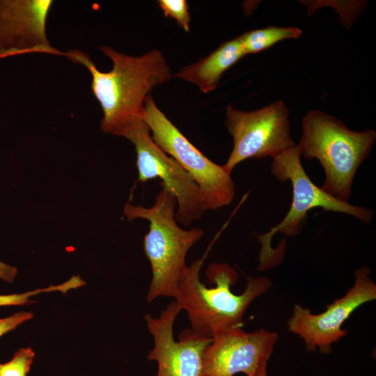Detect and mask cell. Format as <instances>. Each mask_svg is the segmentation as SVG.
Returning <instances> with one entry per match:
<instances>
[{
    "label": "cell",
    "instance_id": "obj_9",
    "mask_svg": "<svg viewBox=\"0 0 376 376\" xmlns=\"http://www.w3.org/2000/svg\"><path fill=\"white\" fill-rule=\"evenodd\" d=\"M370 270L363 266L354 272V283L346 293L327 306L318 314L299 304H295L287 325L288 331L301 338L306 352L323 354L331 352V345L347 334L343 324L363 304L376 299V284L370 278Z\"/></svg>",
    "mask_w": 376,
    "mask_h": 376
},
{
    "label": "cell",
    "instance_id": "obj_13",
    "mask_svg": "<svg viewBox=\"0 0 376 376\" xmlns=\"http://www.w3.org/2000/svg\"><path fill=\"white\" fill-rule=\"evenodd\" d=\"M245 55L237 36L222 43L207 56L183 66L173 77L191 82L207 93L215 89L224 72Z\"/></svg>",
    "mask_w": 376,
    "mask_h": 376
},
{
    "label": "cell",
    "instance_id": "obj_15",
    "mask_svg": "<svg viewBox=\"0 0 376 376\" xmlns=\"http://www.w3.org/2000/svg\"><path fill=\"white\" fill-rule=\"evenodd\" d=\"M34 357L31 347L19 349L10 361L0 362V376H27Z\"/></svg>",
    "mask_w": 376,
    "mask_h": 376
},
{
    "label": "cell",
    "instance_id": "obj_7",
    "mask_svg": "<svg viewBox=\"0 0 376 376\" xmlns=\"http://www.w3.org/2000/svg\"><path fill=\"white\" fill-rule=\"evenodd\" d=\"M225 125L233 138V146L222 166L230 174L246 159L274 158L296 145L291 136L289 111L282 100L251 111L228 106Z\"/></svg>",
    "mask_w": 376,
    "mask_h": 376
},
{
    "label": "cell",
    "instance_id": "obj_8",
    "mask_svg": "<svg viewBox=\"0 0 376 376\" xmlns=\"http://www.w3.org/2000/svg\"><path fill=\"white\" fill-rule=\"evenodd\" d=\"M130 140L136 153L138 180H161L160 186L175 198V218L185 227L200 219L205 211L201 191L187 172L152 140L150 131L143 118L120 132Z\"/></svg>",
    "mask_w": 376,
    "mask_h": 376
},
{
    "label": "cell",
    "instance_id": "obj_18",
    "mask_svg": "<svg viewBox=\"0 0 376 376\" xmlns=\"http://www.w3.org/2000/svg\"><path fill=\"white\" fill-rule=\"evenodd\" d=\"M32 318V313L24 311L17 312L4 318H0V337Z\"/></svg>",
    "mask_w": 376,
    "mask_h": 376
},
{
    "label": "cell",
    "instance_id": "obj_11",
    "mask_svg": "<svg viewBox=\"0 0 376 376\" xmlns=\"http://www.w3.org/2000/svg\"><path fill=\"white\" fill-rule=\"evenodd\" d=\"M279 338L275 331L237 329L214 338L204 352L201 376H255L268 361Z\"/></svg>",
    "mask_w": 376,
    "mask_h": 376
},
{
    "label": "cell",
    "instance_id": "obj_6",
    "mask_svg": "<svg viewBox=\"0 0 376 376\" xmlns=\"http://www.w3.org/2000/svg\"><path fill=\"white\" fill-rule=\"evenodd\" d=\"M143 119L155 143L196 183L205 210H216L230 204L235 194L230 173L198 150L159 109L151 95L145 100Z\"/></svg>",
    "mask_w": 376,
    "mask_h": 376
},
{
    "label": "cell",
    "instance_id": "obj_19",
    "mask_svg": "<svg viewBox=\"0 0 376 376\" xmlns=\"http://www.w3.org/2000/svg\"><path fill=\"white\" fill-rule=\"evenodd\" d=\"M17 273L16 267L0 261V279L11 283L14 281Z\"/></svg>",
    "mask_w": 376,
    "mask_h": 376
},
{
    "label": "cell",
    "instance_id": "obj_4",
    "mask_svg": "<svg viewBox=\"0 0 376 376\" xmlns=\"http://www.w3.org/2000/svg\"><path fill=\"white\" fill-rule=\"evenodd\" d=\"M375 139L373 130L354 131L336 117L312 109L302 119L297 146L305 159H317L322 165L325 179L321 188L347 202L357 171L369 156Z\"/></svg>",
    "mask_w": 376,
    "mask_h": 376
},
{
    "label": "cell",
    "instance_id": "obj_17",
    "mask_svg": "<svg viewBox=\"0 0 376 376\" xmlns=\"http://www.w3.org/2000/svg\"><path fill=\"white\" fill-rule=\"evenodd\" d=\"M158 3L166 17L174 19L184 31H189L191 16L185 0H159Z\"/></svg>",
    "mask_w": 376,
    "mask_h": 376
},
{
    "label": "cell",
    "instance_id": "obj_10",
    "mask_svg": "<svg viewBox=\"0 0 376 376\" xmlns=\"http://www.w3.org/2000/svg\"><path fill=\"white\" fill-rule=\"evenodd\" d=\"M173 300L160 311L158 318L144 316L148 330L153 337L154 346L147 358L157 363L155 376H201L205 349L212 338L201 336L191 329H185L175 340V320L181 311Z\"/></svg>",
    "mask_w": 376,
    "mask_h": 376
},
{
    "label": "cell",
    "instance_id": "obj_16",
    "mask_svg": "<svg viewBox=\"0 0 376 376\" xmlns=\"http://www.w3.org/2000/svg\"><path fill=\"white\" fill-rule=\"evenodd\" d=\"M77 288H78V281L75 278L72 277L68 281L58 285H52L46 288L37 289L21 294L0 295V306L30 304L32 303L30 297L40 292L52 291L65 292L70 289Z\"/></svg>",
    "mask_w": 376,
    "mask_h": 376
},
{
    "label": "cell",
    "instance_id": "obj_14",
    "mask_svg": "<svg viewBox=\"0 0 376 376\" xmlns=\"http://www.w3.org/2000/svg\"><path fill=\"white\" fill-rule=\"evenodd\" d=\"M301 33L296 26H269L247 31L239 38L245 54H248L258 53L284 40L297 38Z\"/></svg>",
    "mask_w": 376,
    "mask_h": 376
},
{
    "label": "cell",
    "instance_id": "obj_3",
    "mask_svg": "<svg viewBox=\"0 0 376 376\" xmlns=\"http://www.w3.org/2000/svg\"><path fill=\"white\" fill-rule=\"evenodd\" d=\"M162 187V186H161ZM176 200L162 187L149 207L127 203L123 214L131 221L147 220L149 230L143 239V249L152 269L147 301L151 303L160 297H172L187 266L186 256L204 235L203 229L180 227L175 218Z\"/></svg>",
    "mask_w": 376,
    "mask_h": 376
},
{
    "label": "cell",
    "instance_id": "obj_5",
    "mask_svg": "<svg viewBox=\"0 0 376 376\" xmlns=\"http://www.w3.org/2000/svg\"><path fill=\"white\" fill-rule=\"evenodd\" d=\"M272 159L271 171L281 182L290 181L292 200L284 219L269 232L257 237L261 244L258 269H268L277 264L274 260L275 250L271 247L272 237L277 233L288 237L297 235L308 212L313 208L347 214L365 224L371 222L374 217L371 210L338 200L313 183L303 168L297 144Z\"/></svg>",
    "mask_w": 376,
    "mask_h": 376
},
{
    "label": "cell",
    "instance_id": "obj_20",
    "mask_svg": "<svg viewBox=\"0 0 376 376\" xmlns=\"http://www.w3.org/2000/svg\"><path fill=\"white\" fill-rule=\"evenodd\" d=\"M255 376H268L267 375V364L263 366Z\"/></svg>",
    "mask_w": 376,
    "mask_h": 376
},
{
    "label": "cell",
    "instance_id": "obj_2",
    "mask_svg": "<svg viewBox=\"0 0 376 376\" xmlns=\"http://www.w3.org/2000/svg\"><path fill=\"white\" fill-rule=\"evenodd\" d=\"M203 263L204 256L187 266L173 298L187 311L194 333L214 338L242 329L246 309L269 290L272 281L264 276H248L242 293L234 294L231 287L238 279L237 272L227 263H213L207 267L206 275L214 286L207 288L200 279Z\"/></svg>",
    "mask_w": 376,
    "mask_h": 376
},
{
    "label": "cell",
    "instance_id": "obj_1",
    "mask_svg": "<svg viewBox=\"0 0 376 376\" xmlns=\"http://www.w3.org/2000/svg\"><path fill=\"white\" fill-rule=\"evenodd\" d=\"M100 49L113 63L107 72L100 71L90 58L79 51L69 52L65 56L88 68L92 77L93 93L103 112L100 130L118 135L143 118L146 97L173 75L163 54L157 49L139 56L126 55L109 47H101Z\"/></svg>",
    "mask_w": 376,
    "mask_h": 376
},
{
    "label": "cell",
    "instance_id": "obj_12",
    "mask_svg": "<svg viewBox=\"0 0 376 376\" xmlns=\"http://www.w3.org/2000/svg\"><path fill=\"white\" fill-rule=\"evenodd\" d=\"M51 0L0 1V58L26 53H61L51 47L46 21Z\"/></svg>",
    "mask_w": 376,
    "mask_h": 376
}]
</instances>
